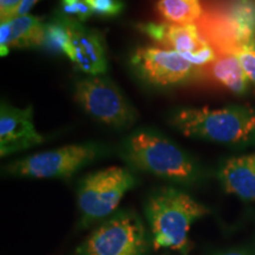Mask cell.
I'll return each instance as SVG.
<instances>
[{"label": "cell", "instance_id": "2", "mask_svg": "<svg viewBox=\"0 0 255 255\" xmlns=\"http://www.w3.org/2000/svg\"><path fill=\"white\" fill-rule=\"evenodd\" d=\"M144 214L154 250L167 248L189 255V229L194 222L209 214V209L180 188L164 186L146 197Z\"/></svg>", "mask_w": 255, "mask_h": 255}, {"label": "cell", "instance_id": "23", "mask_svg": "<svg viewBox=\"0 0 255 255\" xmlns=\"http://www.w3.org/2000/svg\"><path fill=\"white\" fill-rule=\"evenodd\" d=\"M218 255H251V254L242 250H232V251L223 252V253H220Z\"/></svg>", "mask_w": 255, "mask_h": 255}, {"label": "cell", "instance_id": "20", "mask_svg": "<svg viewBox=\"0 0 255 255\" xmlns=\"http://www.w3.org/2000/svg\"><path fill=\"white\" fill-rule=\"evenodd\" d=\"M245 73L252 84L255 85V43L241 47L235 52Z\"/></svg>", "mask_w": 255, "mask_h": 255}, {"label": "cell", "instance_id": "4", "mask_svg": "<svg viewBox=\"0 0 255 255\" xmlns=\"http://www.w3.org/2000/svg\"><path fill=\"white\" fill-rule=\"evenodd\" d=\"M137 183L130 168L109 167L85 175L77 186L78 227L88 228L115 214L123 196Z\"/></svg>", "mask_w": 255, "mask_h": 255}, {"label": "cell", "instance_id": "3", "mask_svg": "<svg viewBox=\"0 0 255 255\" xmlns=\"http://www.w3.org/2000/svg\"><path fill=\"white\" fill-rule=\"evenodd\" d=\"M168 122L187 137L227 145L255 144V109L229 105L221 109L178 108Z\"/></svg>", "mask_w": 255, "mask_h": 255}, {"label": "cell", "instance_id": "6", "mask_svg": "<svg viewBox=\"0 0 255 255\" xmlns=\"http://www.w3.org/2000/svg\"><path fill=\"white\" fill-rule=\"evenodd\" d=\"M108 152L100 143H78L40 151L2 167L6 176L24 178H69Z\"/></svg>", "mask_w": 255, "mask_h": 255}, {"label": "cell", "instance_id": "21", "mask_svg": "<svg viewBox=\"0 0 255 255\" xmlns=\"http://www.w3.org/2000/svg\"><path fill=\"white\" fill-rule=\"evenodd\" d=\"M23 0H0V19L1 23L17 15L18 8Z\"/></svg>", "mask_w": 255, "mask_h": 255}, {"label": "cell", "instance_id": "9", "mask_svg": "<svg viewBox=\"0 0 255 255\" xmlns=\"http://www.w3.org/2000/svg\"><path fill=\"white\" fill-rule=\"evenodd\" d=\"M130 66L137 77L155 88H173L205 79L202 68L190 64L174 50L137 47L130 56Z\"/></svg>", "mask_w": 255, "mask_h": 255}, {"label": "cell", "instance_id": "19", "mask_svg": "<svg viewBox=\"0 0 255 255\" xmlns=\"http://www.w3.org/2000/svg\"><path fill=\"white\" fill-rule=\"evenodd\" d=\"M92 14L101 18H114L122 13L124 2L122 0H85Z\"/></svg>", "mask_w": 255, "mask_h": 255}, {"label": "cell", "instance_id": "22", "mask_svg": "<svg viewBox=\"0 0 255 255\" xmlns=\"http://www.w3.org/2000/svg\"><path fill=\"white\" fill-rule=\"evenodd\" d=\"M38 1H39V0H23L20 6H19L17 15H15V17H19V15H26L28 12L31 11V8L33 7Z\"/></svg>", "mask_w": 255, "mask_h": 255}, {"label": "cell", "instance_id": "12", "mask_svg": "<svg viewBox=\"0 0 255 255\" xmlns=\"http://www.w3.org/2000/svg\"><path fill=\"white\" fill-rule=\"evenodd\" d=\"M136 28L155 43L174 50L181 56L196 52L210 44L201 33L197 24H171L163 23H139Z\"/></svg>", "mask_w": 255, "mask_h": 255}, {"label": "cell", "instance_id": "1", "mask_svg": "<svg viewBox=\"0 0 255 255\" xmlns=\"http://www.w3.org/2000/svg\"><path fill=\"white\" fill-rule=\"evenodd\" d=\"M132 170L142 171L181 186L202 180V169L191 156L155 130L139 129L128 135L117 149Z\"/></svg>", "mask_w": 255, "mask_h": 255}, {"label": "cell", "instance_id": "17", "mask_svg": "<svg viewBox=\"0 0 255 255\" xmlns=\"http://www.w3.org/2000/svg\"><path fill=\"white\" fill-rule=\"evenodd\" d=\"M70 45V36L68 21L55 15L51 20L44 24V37L41 47L53 55L68 56Z\"/></svg>", "mask_w": 255, "mask_h": 255}, {"label": "cell", "instance_id": "14", "mask_svg": "<svg viewBox=\"0 0 255 255\" xmlns=\"http://www.w3.org/2000/svg\"><path fill=\"white\" fill-rule=\"evenodd\" d=\"M43 18L19 15L0 25V51L4 57L12 49L41 47L44 37Z\"/></svg>", "mask_w": 255, "mask_h": 255}, {"label": "cell", "instance_id": "13", "mask_svg": "<svg viewBox=\"0 0 255 255\" xmlns=\"http://www.w3.org/2000/svg\"><path fill=\"white\" fill-rule=\"evenodd\" d=\"M218 177L226 193L245 201H255V152L225 159Z\"/></svg>", "mask_w": 255, "mask_h": 255}, {"label": "cell", "instance_id": "15", "mask_svg": "<svg viewBox=\"0 0 255 255\" xmlns=\"http://www.w3.org/2000/svg\"><path fill=\"white\" fill-rule=\"evenodd\" d=\"M202 70L205 79L228 89L233 94L245 95L250 91L252 83L235 53L218 52L214 62L203 66Z\"/></svg>", "mask_w": 255, "mask_h": 255}, {"label": "cell", "instance_id": "11", "mask_svg": "<svg viewBox=\"0 0 255 255\" xmlns=\"http://www.w3.org/2000/svg\"><path fill=\"white\" fill-rule=\"evenodd\" d=\"M68 28L70 45L66 57L85 75L103 76L108 71V57L101 32L73 21H68Z\"/></svg>", "mask_w": 255, "mask_h": 255}, {"label": "cell", "instance_id": "7", "mask_svg": "<svg viewBox=\"0 0 255 255\" xmlns=\"http://www.w3.org/2000/svg\"><path fill=\"white\" fill-rule=\"evenodd\" d=\"M197 26L216 53H235L255 43V0H226Z\"/></svg>", "mask_w": 255, "mask_h": 255}, {"label": "cell", "instance_id": "5", "mask_svg": "<svg viewBox=\"0 0 255 255\" xmlns=\"http://www.w3.org/2000/svg\"><path fill=\"white\" fill-rule=\"evenodd\" d=\"M150 246L151 238L141 216L123 209L94 228L75 255H148Z\"/></svg>", "mask_w": 255, "mask_h": 255}, {"label": "cell", "instance_id": "10", "mask_svg": "<svg viewBox=\"0 0 255 255\" xmlns=\"http://www.w3.org/2000/svg\"><path fill=\"white\" fill-rule=\"evenodd\" d=\"M44 142L33 123V109L12 107L5 102L0 108V155L6 157Z\"/></svg>", "mask_w": 255, "mask_h": 255}, {"label": "cell", "instance_id": "18", "mask_svg": "<svg viewBox=\"0 0 255 255\" xmlns=\"http://www.w3.org/2000/svg\"><path fill=\"white\" fill-rule=\"evenodd\" d=\"M56 15L68 21L83 24L94 14L85 0H60Z\"/></svg>", "mask_w": 255, "mask_h": 255}, {"label": "cell", "instance_id": "8", "mask_svg": "<svg viewBox=\"0 0 255 255\" xmlns=\"http://www.w3.org/2000/svg\"><path fill=\"white\" fill-rule=\"evenodd\" d=\"M73 96L82 109L96 122L116 130L130 128L138 114L111 79L88 76L75 83Z\"/></svg>", "mask_w": 255, "mask_h": 255}, {"label": "cell", "instance_id": "16", "mask_svg": "<svg viewBox=\"0 0 255 255\" xmlns=\"http://www.w3.org/2000/svg\"><path fill=\"white\" fill-rule=\"evenodd\" d=\"M156 9L171 24H195L203 15L200 0H158Z\"/></svg>", "mask_w": 255, "mask_h": 255}]
</instances>
